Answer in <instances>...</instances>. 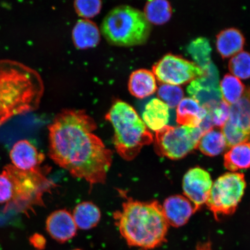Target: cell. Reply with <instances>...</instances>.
Instances as JSON below:
<instances>
[{
    "label": "cell",
    "mask_w": 250,
    "mask_h": 250,
    "mask_svg": "<svg viewBox=\"0 0 250 250\" xmlns=\"http://www.w3.org/2000/svg\"><path fill=\"white\" fill-rule=\"evenodd\" d=\"M101 1H76L74 2V8L80 17L88 19L95 17L99 14L102 7Z\"/></svg>",
    "instance_id": "f546056e"
},
{
    "label": "cell",
    "mask_w": 250,
    "mask_h": 250,
    "mask_svg": "<svg viewBox=\"0 0 250 250\" xmlns=\"http://www.w3.org/2000/svg\"><path fill=\"white\" fill-rule=\"evenodd\" d=\"M169 117V108L156 98L146 103L142 114L143 121L146 127L155 132L167 126Z\"/></svg>",
    "instance_id": "2e32d148"
},
{
    "label": "cell",
    "mask_w": 250,
    "mask_h": 250,
    "mask_svg": "<svg viewBox=\"0 0 250 250\" xmlns=\"http://www.w3.org/2000/svg\"><path fill=\"white\" fill-rule=\"evenodd\" d=\"M207 112L213 126L222 129L229 119L230 105L222 101L215 107L208 109Z\"/></svg>",
    "instance_id": "f1b7e54d"
},
{
    "label": "cell",
    "mask_w": 250,
    "mask_h": 250,
    "mask_svg": "<svg viewBox=\"0 0 250 250\" xmlns=\"http://www.w3.org/2000/svg\"><path fill=\"white\" fill-rule=\"evenodd\" d=\"M152 73L159 82L178 86L201 77L204 71L194 62L168 54L153 66Z\"/></svg>",
    "instance_id": "9c48e42d"
},
{
    "label": "cell",
    "mask_w": 250,
    "mask_h": 250,
    "mask_svg": "<svg viewBox=\"0 0 250 250\" xmlns=\"http://www.w3.org/2000/svg\"><path fill=\"white\" fill-rule=\"evenodd\" d=\"M114 128L115 149L125 161L133 160L144 146L149 145L154 137L135 109L127 103L117 101L105 115Z\"/></svg>",
    "instance_id": "277c9868"
},
{
    "label": "cell",
    "mask_w": 250,
    "mask_h": 250,
    "mask_svg": "<svg viewBox=\"0 0 250 250\" xmlns=\"http://www.w3.org/2000/svg\"><path fill=\"white\" fill-rule=\"evenodd\" d=\"M80 250V249H76V250Z\"/></svg>",
    "instance_id": "d6a6232c"
},
{
    "label": "cell",
    "mask_w": 250,
    "mask_h": 250,
    "mask_svg": "<svg viewBox=\"0 0 250 250\" xmlns=\"http://www.w3.org/2000/svg\"><path fill=\"white\" fill-rule=\"evenodd\" d=\"M9 155L14 167L24 171L35 170L41 167V164L45 159L44 155L26 140H21L16 143Z\"/></svg>",
    "instance_id": "8fae6325"
},
{
    "label": "cell",
    "mask_w": 250,
    "mask_h": 250,
    "mask_svg": "<svg viewBox=\"0 0 250 250\" xmlns=\"http://www.w3.org/2000/svg\"><path fill=\"white\" fill-rule=\"evenodd\" d=\"M246 187L243 173L230 172L224 174L212 184L206 204L215 218L220 215L232 214L241 201Z\"/></svg>",
    "instance_id": "ba28073f"
},
{
    "label": "cell",
    "mask_w": 250,
    "mask_h": 250,
    "mask_svg": "<svg viewBox=\"0 0 250 250\" xmlns=\"http://www.w3.org/2000/svg\"><path fill=\"white\" fill-rule=\"evenodd\" d=\"M43 92L38 72L21 62L0 60V126L12 117L35 111Z\"/></svg>",
    "instance_id": "7a4b0ae2"
},
{
    "label": "cell",
    "mask_w": 250,
    "mask_h": 250,
    "mask_svg": "<svg viewBox=\"0 0 250 250\" xmlns=\"http://www.w3.org/2000/svg\"><path fill=\"white\" fill-rule=\"evenodd\" d=\"M46 228L53 239L65 243L76 236L77 227L70 212L65 209L53 212L47 218Z\"/></svg>",
    "instance_id": "7c38bea8"
},
{
    "label": "cell",
    "mask_w": 250,
    "mask_h": 250,
    "mask_svg": "<svg viewBox=\"0 0 250 250\" xmlns=\"http://www.w3.org/2000/svg\"><path fill=\"white\" fill-rule=\"evenodd\" d=\"M224 166L232 172L250 167V143L232 146L224 156Z\"/></svg>",
    "instance_id": "7402d4cb"
},
{
    "label": "cell",
    "mask_w": 250,
    "mask_h": 250,
    "mask_svg": "<svg viewBox=\"0 0 250 250\" xmlns=\"http://www.w3.org/2000/svg\"><path fill=\"white\" fill-rule=\"evenodd\" d=\"M162 210L168 224L174 227L184 226L196 212L192 203L186 196L179 195L166 199Z\"/></svg>",
    "instance_id": "4fadbf2b"
},
{
    "label": "cell",
    "mask_w": 250,
    "mask_h": 250,
    "mask_svg": "<svg viewBox=\"0 0 250 250\" xmlns=\"http://www.w3.org/2000/svg\"><path fill=\"white\" fill-rule=\"evenodd\" d=\"M158 96L168 108H173L182 101L184 92L179 86L162 83L159 87Z\"/></svg>",
    "instance_id": "83f0119b"
},
{
    "label": "cell",
    "mask_w": 250,
    "mask_h": 250,
    "mask_svg": "<svg viewBox=\"0 0 250 250\" xmlns=\"http://www.w3.org/2000/svg\"><path fill=\"white\" fill-rule=\"evenodd\" d=\"M229 69L233 76L240 79L250 78V54L242 51L233 56L229 62Z\"/></svg>",
    "instance_id": "4316f807"
},
{
    "label": "cell",
    "mask_w": 250,
    "mask_h": 250,
    "mask_svg": "<svg viewBox=\"0 0 250 250\" xmlns=\"http://www.w3.org/2000/svg\"><path fill=\"white\" fill-rule=\"evenodd\" d=\"M188 51L195 62V64L203 71L212 63L211 49L208 39L202 37L193 41L188 47Z\"/></svg>",
    "instance_id": "484cf974"
},
{
    "label": "cell",
    "mask_w": 250,
    "mask_h": 250,
    "mask_svg": "<svg viewBox=\"0 0 250 250\" xmlns=\"http://www.w3.org/2000/svg\"><path fill=\"white\" fill-rule=\"evenodd\" d=\"M227 123L242 133L250 143V88L246 89L238 102L230 105Z\"/></svg>",
    "instance_id": "5bb4252c"
},
{
    "label": "cell",
    "mask_w": 250,
    "mask_h": 250,
    "mask_svg": "<svg viewBox=\"0 0 250 250\" xmlns=\"http://www.w3.org/2000/svg\"><path fill=\"white\" fill-rule=\"evenodd\" d=\"M187 92L206 110L215 107L223 101L220 87L202 86L195 80L190 83Z\"/></svg>",
    "instance_id": "ffe728a7"
},
{
    "label": "cell",
    "mask_w": 250,
    "mask_h": 250,
    "mask_svg": "<svg viewBox=\"0 0 250 250\" xmlns=\"http://www.w3.org/2000/svg\"><path fill=\"white\" fill-rule=\"evenodd\" d=\"M212 186L208 172L199 167L190 168L184 177V194L194 206L195 211L207 201Z\"/></svg>",
    "instance_id": "30bf717a"
},
{
    "label": "cell",
    "mask_w": 250,
    "mask_h": 250,
    "mask_svg": "<svg viewBox=\"0 0 250 250\" xmlns=\"http://www.w3.org/2000/svg\"><path fill=\"white\" fill-rule=\"evenodd\" d=\"M30 242L34 248L38 250L44 249L46 245V240L44 237L39 233L33 234L30 238Z\"/></svg>",
    "instance_id": "1f68e13d"
},
{
    "label": "cell",
    "mask_w": 250,
    "mask_h": 250,
    "mask_svg": "<svg viewBox=\"0 0 250 250\" xmlns=\"http://www.w3.org/2000/svg\"><path fill=\"white\" fill-rule=\"evenodd\" d=\"M128 88L130 93L137 98H147L157 90L154 74L146 69L133 71L130 76Z\"/></svg>",
    "instance_id": "ac0fdd59"
},
{
    "label": "cell",
    "mask_w": 250,
    "mask_h": 250,
    "mask_svg": "<svg viewBox=\"0 0 250 250\" xmlns=\"http://www.w3.org/2000/svg\"><path fill=\"white\" fill-rule=\"evenodd\" d=\"M245 43L242 33L234 28L224 30L217 36V51L224 59L233 57L242 52Z\"/></svg>",
    "instance_id": "d6986e66"
},
{
    "label": "cell",
    "mask_w": 250,
    "mask_h": 250,
    "mask_svg": "<svg viewBox=\"0 0 250 250\" xmlns=\"http://www.w3.org/2000/svg\"><path fill=\"white\" fill-rule=\"evenodd\" d=\"M114 219L128 245L146 250L161 246L169 226L162 206L156 201L140 202L127 198L122 210L114 212Z\"/></svg>",
    "instance_id": "3957f363"
},
{
    "label": "cell",
    "mask_w": 250,
    "mask_h": 250,
    "mask_svg": "<svg viewBox=\"0 0 250 250\" xmlns=\"http://www.w3.org/2000/svg\"><path fill=\"white\" fill-rule=\"evenodd\" d=\"M13 196V186L10 179L3 170L0 174V204L8 203Z\"/></svg>",
    "instance_id": "4dcf8cb0"
},
{
    "label": "cell",
    "mask_w": 250,
    "mask_h": 250,
    "mask_svg": "<svg viewBox=\"0 0 250 250\" xmlns=\"http://www.w3.org/2000/svg\"><path fill=\"white\" fill-rule=\"evenodd\" d=\"M227 146L226 137L222 130L212 128L203 134L197 148L203 154L212 157L221 154Z\"/></svg>",
    "instance_id": "603a6c76"
},
{
    "label": "cell",
    "mask_w": 250,
    "mask_h": 250,
    "mask_svg": "<svg viewBox=\"0 0 250 250\" xmlns=\"http://www.w3.org/2000/svg\"><path fill=\"white\" fill-rule=\"evenodd\" d=\"M144 14L149 23L163 24L170 20L172 9L170 3L165 0L149 1L146 3Z\"/></svg>",
    "instance_id": "d4e9b609"
},
{
    "label": "cell",
    "mask_w": 250,
    "mask_h": 250,
    "mask_svg": "<svg viewBox=\"0 0 250 250\" xmlns=\"http://www.w3.org/2000/svg\"><path fill=\"white\" fill-rule=\"evenodd\" d=\"M220 89L222 100L230 106L238 102L246 91L245 86L239 78L230 74L224 76L220 83Z\"/></svg>",
    "instance_id": "cb8c5ba5"
},
{
    "label": "cell",
    "mask_w": 250,
    "mask_h": 250,
    "mask_svg": "<svg viewBox=\"0 0 250 250\" xmlns=\"http://www.w3.org/2000/svg\"><path fill=\"white\" fill-rule=\"evenodd\" d=\"M204 134L199 127L167 126L156 132L155 148L157 154L177 160L198 147Z\"/></svg>",
    "instance_id": "52a82bcc"
},
{
    "label": "cell",
    "mask_w": 250,
    "mask_h": 250,
    "mask_svg": "<svg viewBox=\"0 0 250 250\" xmlns=\"http://www.w3.org/2000/svg\"><path fill=\"white\" fill-rule=\"evenodd\" d=\"M74 45L80 49L93 48L101 40V33L97 25L88 20L77 21L72 33Z\"/></svg>",
    "instance_id": "e0dca14e"
},
{
    "label": "cell",
    "mask_w": 250,
    "mask_h": 250,
    "mask_svg": "<svg viewBox=\"0 0 250 250\" xmlns=\"http://www.w3.org/2000/svg\"><path fill=\"white\" fill-rule=\"evenodd\" d=\"M73 217L77 228L88 230L99 224L101 219V211L93 203L83 202L76 206Z\"/></svg>",
    "instance_id": "44dd1931"
},
{
    "label": "cell",
    "mask_w": 250,
    "mask_h": 250,
    "mask_svg": "<svg viewBox=\"0 0 250 250\" xmlns=\"http://www.w3.org/2000/svg\"><path fill=\"white\" fill-rule=\"evenodd\" d=\"M207 114V110L194 99L187 98L177 105L176 120L181 126L197 127Z\"/></svg>",
    "instance_id": "9a60e30c"
},
{
    "label": "cell",
    "mask_w": 250,
    "mask_h": 250,
    "mask_svg": "<svg viewBox=\"0 0 250 250\" xmlns=\"http://www.w3.org/2000/svg\"><path fill=\"white\" fill-rule=\"evenodd\" d=\"M4 171L13 186V196L7 203L5 211L15 210L28 215L36 206L43 205V196L52 187L46 177L48 171L46 168L24 171L9 165Z\"/></svg>",
    "instance_id": "8992f818"
},
{
    "label": "cell",
    "mask_w": 250,
    "mask_h": 250,
    "mask_svg": "<svg viewBox=\"0 0 250 250\" xmlns=\"http://www.w3.org/2000/svg\"><path fill=\"white\" fill-rule=\"evenodd\" d=\"M101 28L108 42L121 46L144 44L147 42L151 30L145 14L128 5L112 9L103 20Z\"/></svg>",
    "instance_id": "5b68a950"
},
{
    "label": "cell",
    "mask_w": 250,
    "mask_h": 250,
    "mask_svg": "<svg viewBox=\"0 0 250 250\" xmlns=\"http://www.w3.org/2000/svg\"><path fill=\"white\" fill-rule=\"evenodd\" d=\"M96 129L93 119L80 109H65L48 126L50 158L90 186L105 183L112 162V152L93 133Z\"/></svg>",
    "instance_id": "6da1fadb"
}]
</instances>
